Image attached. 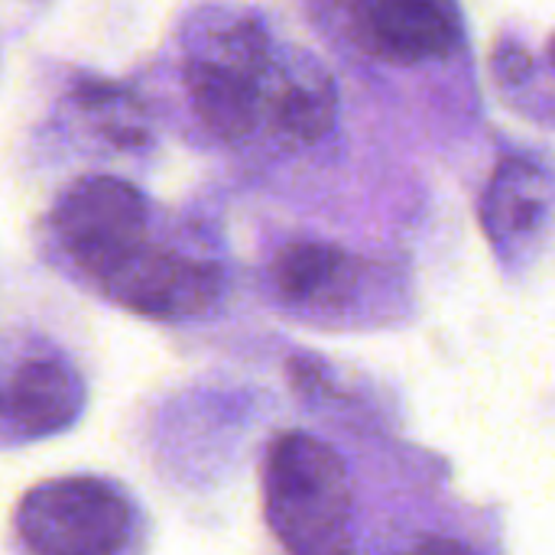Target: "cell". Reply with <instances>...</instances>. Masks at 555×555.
Returning <instances> with one entry per match:
<instances>
[{
  "mask_svg": "<svg viewBox=\"0 0 555 555\" xmlns=\"http://www.w3.org/2000/svg\"><path fill=\"white\" fill-rule=\"evenodd\" d=\"M146 198L124 179L85 176L52 208V231L62 250L101 280L146 244Z\"/></svg>",
  "mask_w": 555,
  "mask_h": 555,
  "instance_id": "3957f363",
  "label": "cell"
},
{
  "mask_svg": "<svg viewBox=\"0 0 555 555\" xmlns=\"http://www.w3.org/2000/svg\"><path fill=\"white\" fill-rule=\"evenodd\" d=\"M397 555H478L472 553L465 543H455V540H426V543H416L413 550Z\"/></svg>",
  "mask_w": 555,
  "mask_h": 555,
  "instance_id": "8fae6325",
  "label": "cell"
},
{
  "mask_svg": "<svg viewBox=\"0 0 555 555\" xmlns=\"http://www.w3.org/2000/svg\"><path fill=\"white\" fill-rule=\"evenodd\" d=\"M263 511L289 555H351V485L332 446L306 433L273 439L263 459Z\"/></svg>",
  "mask_w": 555,
  "mask_h": 555,
  "instance_id": "6da1fadb",
  "label": "cell"
},
{
  "mask_svg": "<svg viewBox=\"0 0 555 555\" xmlns=\"http://www.w3.org/2000/svg\"><path fill=\"white\" fill-rule=\"evenodd\" d=\"M104 296L146 319H192L221 299V270L176 250L143 244L107 276L98 280Z\"/></svg>",
  "mask_w": 555,
  "mask_h": 555,
  "instance_id": "5b68a950",
  "label": "cell"
},
{
  "mask_svg": "<svg viewBox=\"0 0 555 555\" xmlns=\"http://www.w3.org/2000/svg\"><path fill=\"white\" fill-rule=\"evenodd\" d=\"M351 39L390 65L449 59L462 42L455 0H345Z\"/></svg>",
  "mask_w": 555,
  "mask_h": 555,
  "instance_id": "8992f818",
  "label": "cell"
},
{
  "mask_svg": "<svg viewBox=\"0 0 555 555\" xmlns=\"http://www.w3.org/2000/svg\"><path fill=\"white\" fill-rule=\"evenodd\" d=\"M13 524L33 555H117L130 540L133 507L117 485L68 475L26 491Z\"/></svg>",
  "mask_w": 555,
  "mask_h": 555,
  "instance_id": "7a4b0ae2",
  "label": "cell"
},
{
  "mask_svg": "<svg viewBox=\"0 0 555 555\" xmlns=\"http://www.w3.org/2000/svg\"><path fill=\"white\" fill-rule=\"evenodd\" d=\"M270 276L283 299L312 306L335 299L348 289V283H354V260L332 244L299 241L276 254Z\"/></svg>",
  "mask_w": 555,
  "mask_h": 555,
  "instance_id": "9c48e42d",
  "label": "cell"
},
{
  "mask_svg": "<svg viewBox=\"0 0 555 555\" xmlns=\"http://www.w3.org/2000/svg\"><path fill=\"white\" fill-rule=\"evenodd\" d=\"M273 127L293 143H315L335 120V91L322 75H280L263 94Z\"/></svg>",
  "mask_w": 555,
  "mask_h": 555,
  "instance_id": "30bf717a",
  "label": "cell"
},
{
  "mask_svg": "<svg viewBox=\"0 0 555 555\" xmlns=\"http://www.w3.org/2000/svg\"><path fill=\"white\" fill-rule=\"evenodd\" d=\"M85 406L78 371L62 358H33L0 393V410L26 436H49L68 429Z\"/></svg>",
  "mask_w": 555,
  "mask_h": 555,
  "instance_id": "ba28073f",
  "label": "cell"
},
{
  "mask_svg": "<svg viewBox=\"0 0 555 555\" xmlns=\"http://www.w3.org/2000/svg\"><path fill=\"white\" fill-rule=\"evenodd\" d=\"M553 205V176L527 156H507L491 176V185L481 202V221L494 247L514 257L543 234Z\"/></svg>",
  "mask_w": 555,
  "mask_h": 555,
  "instance_id": "52a82bcc",
  "label": "cell"
},
{
  "mask_svg": "<svg viewBox=\"0 0 555 555\" xmlns=\"http://www.w3.org/2000/svg\"><path fill=\"white\" fill-rule=\"evenodd\" d=\"M550 55H553V62H555V39H553V46H550Z\"/></svg>",
  "mask_w": 555,
  "mask_h": 555,
  "instance_id": "7c38bea8",
  "label": "cell"
},
{
  "mask_svg": "<svg viewBox=\"0 0 555 555\" xmlns=\"http://www.w3.org/2000/svg\"><path fill=\"white\" fill-rule=\"evenodd\" d=\"M267 39L257 23H237L211 42V49L189 59L185 88L198 120L218 140H244L263 111L267 94Z\"/></svg>",
  "mask_w": 555,
  "mask_h": 555,
  "instance_id": "277c9868",
  "label": "cell"
}]
</instances>
